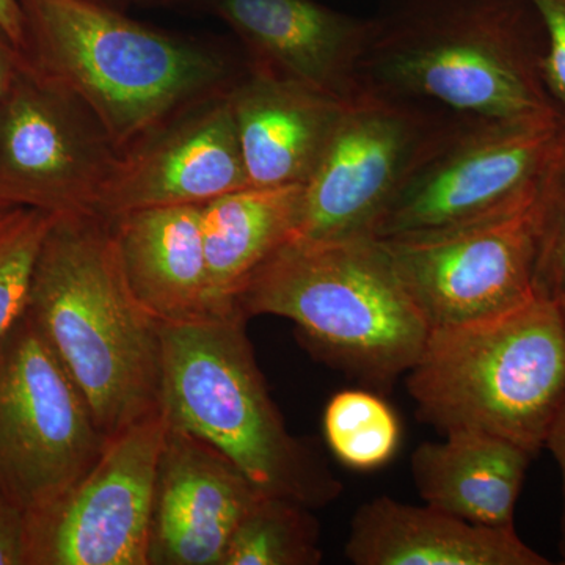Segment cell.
<instances>
[{
  "label": "cell",
  "mask_w": 565,
  "mask_h": 565,
  "mask_svg": "<svg viewBox=\"0 0 565 565\" xmlns=\"http://www.w3.org/2000/svg\"><path fill=\"white\" fill-rule=\"evenodd\" d=\"M25 313L107 440L159 414L161 323L132 296L110 221L55 215L33 267Z\"/></svg>",
  "instance_id": "obj_1"
},
{
  "label": "cell",
  "mask_w": 565,
  "mask_h": 565,
  "mask_svg": "<svg viewBox=\"0 0 565 565\" xmlns=\"http://www.w3.org/2000/svg\"><path fill=\"white\" fill-rule=\"evenodd\" d=\"M531 0H379L366 90L503 118H555Z\"/></svg>",
  "instance_id": "obj_2"
},
{
  "label": "cell",
  "mask_w": 565,
  "mask_h": 565,
  "mask_svg": "<svg viewBox=\"0 0 565 565\" xmlns=\"http://www.w3.org/2000/svg\"><path fill=\"white\" fill-rule=\"evenodd\" d=\"M18 3L35 70L85 104L120 152L232 90L247 71L210 44L141 24L102 0Z\"/></svg>",
  "instance_id": "obj_3"
},
{
  "label": "cell",
  "mask_w": 565,
  "mask_h": 565,
  "mask_svg": "<svg viewBox=\"0 0 565 565\" xmlns=\"http://www.w3.org/2000/svg\"><path fill=\"white\" fill-rule=\"evenodd\" d=\"M237 311L292 321L311 351L377 384L408 373L430 333L374 236L294 237L253 275Z\"/></svg>",
  "instance_id": "obj_4"
},
{
  "label": "cell",
  "mask_w": 565,
  "mask_h": 565,
  "mask_svg": "<svg viewBox=\"0 0 565 565\" xmlns=\"http://www.w3.org/2000/svg\"><path fill=\"white\" fill-rule=\"evenodd\" d=\"M247 321L236 315L161 327L159 412L167 426L232 460L259 493L322 508L343 487L286 427L256 363Z\"/></svg>",
  "instance_id": "obj_5"
},
{
  "label": "cell",
  "mask_w": 565,
  "mask_h": 565,
  "mask_svg": "<svg viewBox=\"0 0 565 565\" xmlns=\"http://www.w3.org/2000/svg\"><path fill=\"white\" fill-rule=\"evenodd\" d=\"M419 418L444 434L476 430L531 456L565 399V333L555 300L435 327L407 373Z\"/></svg>",
  "instance_id": "obj_6"
},
{
  "label": "cell",
  "mask_w": 565,
  "mask_h": 565,
  "mask_svg": "<svg viewBox=\"0 0 565 565\" xmlns=\"http://www.w3.org/2000/svg\"><path fill=\"white\" fill-rule=\"evenodd\" d=\"M561 118L445 111L379 218L374 237L435 232L523 202L535 191Z\"/></svg>",
  "instance_id": "obj_7"
},
{
  "label": "cell",
  "mask_w": 565,
  "mask_h": 565,
  "mask_svg": "<svg viewBox=\"0 0 565 565\" xmlns=\"http://www.w3.org/2000/svg\"><path fill=\"white\" fill-rule=\"evenodd\" d=\"M107 444L24 311L0 337V493L28 514L39 511L87 475Z\"/></svg>",
  "instance_id": "obj_8"
},
{
  "label": "cell",
  "mask_w": 565,
  "mask_h": 565,
  "mask_svg": "<svg viewBox=\"0 0 565 565\" xmlns=\"http://www.w3.org/2000/svg\"><path fill=\"white\" fill-rule=\"evenodd\" d=\"M120 154L85 104L18 61L0 103V199L57 215L95 212Z\"/></svg>",
  "instance_id": "obj_9"
},
{
  "label": "cell",
  "mask_w": 565,
  "mask_h": 565,
  "mask_svg": "<svg viewBox=\"0 0 565 565\" xmlns=\"http://www.w3.org/2000/svg\"><path fill=\"white\" fill-rule=\"evenodd\" d=\"M534 195L478 221L381 239L430 329L505 313L537 296Z\"/></svg>",
  "instance_id": "obj_10"
},
{
  "label": "cell",
  "mask_w": 565,
  "mask_h": 565,
  "mask_svg": "<svg viewBox=\"0 0 565 565\" xmlns=\"http://www.w3.org/2000/svg\"><path fill=\"white\" fill-rule=\"evenodd\" d=\"M166 434L161 412L134 424L76 484L28 514V565H148Z\"/></svg>",
  "instance_id": "obj_11"
},
{
  "label": "cell",
  "mask_w": 565,
  "mask_h": 565,
  "mask_svg": "<svg viewBox=\"0 0 565 565\" xmlns=\"http://www.w3.org/2000/svg\"><path fill=\"white\" fill-rule=\"evenodd\" d=\"M444 114L419 99L371 90L349 103L305 182L297 239L374 236L379 218Z\"/></svg>",
  "instance_id": "obj_12"
},
{
  "label": "cell",
  "mask_w": 565,
  "mask_h": 565,
  "mask_svg": "<svg viewBox=\"0 0 565 565\" xmlns=\"http://www.w3.org/2000/svg\"><path fill=\"white\" fill-rule=\"evenodd\" d=\"M248 185L226 92L182 111L121 152L95 214L110 221L151 207L204 204Z\"/></svg>",
  "instance_id": "obj_13"
},
{
  "label": "cell",
  "mask_w": 565,
  "mask_h": 565,
  "mask_svg": "<svg viewBox=\"0 0 565 565\" xmlns=\"http://www.w3.org/2000/svg\"><path fill=\"white\" fill-rule=\"evenodd\" d=\"M207 6L243 43L248 70L344 104L367 92L363 58L370 18L318 0H207Z\"/></svg>",
  "instance_id": "obj_14"
},
{
  "label": "cell",
  "mask_w": 565,
  "mask_h": 565,
  "mask_svg": "<svg viewBox=\"0 0 565 565\" xmlns=\"http://www.w3.org/2000/svg\"><path fill=\"white\" fill-rule=\"evenodd\" d=\"M258 490L221 451L167 426L148 542V565H222Z\"/></svg>",
  "instance_id": "obj_15"
},
{
  "label": "cell",
  "mask_w": 565,
  "mask_h": 565,
  "mask_svg": "<svg viewBox=\"0 0 565 565\" xmlns=\"http://www.w3.org/2000/svg\"><path fill=\"white\" fill-rule=\"evenodd\" d=\"M110 225L125 280L151 318L161 326L221 318L207 278L202 204L128 212Z\"/></svg>",
  "instance_id": "obj_16"
},
{
  "label": "cell",
  "mask_w": 565,
  "mask_h": 565,
  "mask_svg": "<svg viewBox=\"0 0 565 565\" xmlns=\"http://www.w3.org/2000/svg\"><path fill=\"white\" fill-rule=\"evenodd\" d=\"M345 556L355 565H548L515 526L475 525L433 505L379 497L351 520Z\"/></svg>",
  "instance_id": "obj_17"
},
{
  "label": "cell",
  "mask_w": 565,
  "mask_h": 565,
  "mask_svg": "<svg viewBox=\"0 0 565 565\" xmlns=\"http://www.w3.org/2000/svg\"><path fill=\"white\" fill-rule=\"evenodd\" d=\"M228 96L245 172L255 188L310 180L348 106L248 68Z\"/></svg>",
  "instance_id": "obj_18"
},
{
  "label": "cell",
  "mask_w": 565,
  "mask_h": 565,
  "mask_svg": "<svg viewBox=\"0 0 565 565\" xmlns=\"http://www.w3.org/2000/svg\"><path fill=\"white\" fill-rule=\"evenodd\" d=\"M533 456L519 445L476 430H452L412 455L424 503L475 523L515 526V508Z\"/></svg>",
  "instance_id": "obj_19"
},
{
  "label": "cell",
  "mask_w": 565,
  "mask_h": 565,
  "mask_svg": "<svg viewBox=\"0 0 565 565\" xmlns=\"http://www.w3.org/2000/svg\"><path fill=\"white\" fill-rule=\"evenodd\" d=\"M303 189L305 184L248 185L202 204L207 278L221 318L241 315L237 299L253 275L296 237Z\"/></svg>",
  "instance_id": "obj_20"
},
{
  "label": "cell",
  "mask_w": 565,
  "mask_h": 565,
  "mask_svg": "<svg viewBox=\"0 0 565 565\" xmlns=\"http://www.w3.org/2000/svg\"><path fill=\"white\" fill-rule=\"evenodd\" d=\"M321 559L311 508L259 494L234 531L222 565H316Z\"/></svg>",
  "instance_id": "obj_21"
},
{
  "label": "cell",
  "mask_w": 565,
  "mask_h": 565,
  "mask_svg": "<svg viewBox=\"0 0 565 565\" xmlns=\"http://www.w3.org/2000/svg\"><path fill=\"white\" fill-rule=\"evenodd\" d=\"M323 434L330 451L341 463L355 471H373L396 455L401 423L377 394L343 390L327 403Z\"/></svg>",
  "instance_id": "obj_22"
},
{
  "label": "cell",
  "mask_w": 565,
  "mask_h": 565,
  "mask_svg": "<svg viewBox=\"0 0 565 565\" xmlns=\"http://www.w3.org/2000/svg\"><path fill=\"white\" fill-rule=\"evenodd\" d=\"M534 206L537 217L535 294L556 299L565 292V115L535 182Z\"/></svg>",
  "instance_id": "obj_23"
},
{
  "label": "cell",
  "mask_w": 565,
  "mask_h": 565,
  "mask_svg": "<svg viewBox=\"0 0 565 565\" xmlns=\"http://www.w3.org/2000/svg\"><path fill=\"white\" fill-rule=\"evenodd\" d=\"M55 215L29 207L0 236V337L25 311L33 267Z\"/></svg>",
  "instance_id": "obj_24"
},
{
  "label": "cell",
  "mask_w": 565,
  "mask_h": 565,
  "mask_svg": "<svg viewBox=\"0 0 565 565\" xmlns=\"http://www.w3.org/2000/svg\"><path fill=\"white\" fill-rule=\"evenodd\" d=\"M546 35L545 76L550 93L565 115V0H531Z\"/></svg>",
  "instance_id": "obj_25"
},
{
  "label": "cell",
  "mask_w": 565,
  "mask_h": 565,
  "mask_svg": "<svg viewBox=\"0 0 565 565\" xmlns=\"http://www.w3.org/2000/svg\"><path fill=\"white\" fill-rule=\"evenodd\" d=\"M0 565H28V512L0 493Z\"/></svg>",
  "instance_id": "obj_26"
},
{
  "label": "cell",
  "mask_w": 565,
  "mask_h": 565,
  "mask_svg": "<svg viewBox=\"0 0 565 565\" xmlns=\"http://www.w3.org/2000/svg\"><path fill=\"white\" fill-rule=\"evenodd\" d=\"M545 448L555 457L557 467H559L561 476H563V493L564 508L563 520H561V555L565 561V399L559 411L550 426L548 435H546Z\"/></svg>",
  "instance_id": "obj_27"
},
{
  "label": "cell",
  "mask_w": 565,
  "mask_h": 565,
  "mask_svg": "<svg viewBox=\"0 0 565 565\" xmlns=\"http://www.w3.org/2000/svg\"><path fill=\"white\" fill-rule=\"evenodd\" d=\"M0 32L14 50L24 55L28 50V35L18 0H0Z\"/></svg>",
  "instance_id": "obj_28"
},
{
  "label": "cell",
  "mask_w": 565,
  "mask_h": 565,
  "mask_svg": "<svg viewBox=\"0 0 565 565\" xmlns=\"http://www.w3.org/2000/svg\"><path fill=\"white\" fill-rule=\"evenodd\" d=\"M9 40L0 32V103H2L3 96L9 90L11 77H13L14 68L17 63L20 61V52H13L10 55L9 51H13ZM17 51V50H14Z\"/></svg>",
  "instance_id": "obj_29"
},
{
  "label": "cell",
  "mask_w": 565,
  "mask_h": 565,
  "mask_svg": "<svg viewBox=\"0 0 565 565\" xmlns=\"http://www.w3.org/2000/svg\"><path fill=\"white\" fill-rule=\"evenodd\" d=\"M29 207L18 206V204H13L7 202V200L0 199V236L13 225L14 222L20 218V215Z\"/></svg>",
  "instance_id": "obj_30"
},
{
  "label": "cell",
  "mask_w": 565,
  "mask_h": 565,
  "mask_svg": "<svg viewBox=\"0 0 565 565\" xmlns=\"http://www.w3.org/2000/svg\"><path fill=\"white\" fill-rule=\"evenodd\" d=\"M555 300L557 307V313H559L561 323H563V329L565 333V292L557 296Z\"/></svg>",
  "instance_id": "obj_31"
},
{
  "label": "cell",
  "mask_w": 565,
  "mask_h": 565,
  "mask_svg": "<svg viewBox=\"0 0 565 565\" xmlns=\"http://www.w3.org/2000/svg\"><path fill=\"white\" fill-rule=\"evenodd\" d=\"M132 2L139 3L145 7L167 6V3L177 2V0H132Z\"/></svg>",
  "instance_id": "obj_32"
},
{
  "label": "cell",
  "mask_w": 565,
  "mask_h": 565,
  "mask_svg": "<svg viewBox=\"0 0 565 565\" xmlns=\"http://www.w3.org/2000/svg\"><path fill=\"white\" fill-rule=\"evenodd\" d=\"M102 2L110 3V6L122 9V6H126L128 2H132V0H102Z\"/></svg>",
  "instance_id": "obj_33"
}]
</instances>
